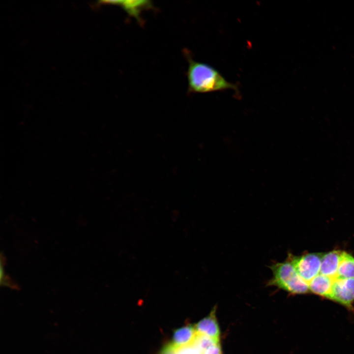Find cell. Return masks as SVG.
<instances>
[{"instance_id": "cell-1", "label": "cell", "mask_w": 354, "mask_h": 354, "mask_svg": "<svg viewBox=\"0 0 354 354\" xmlns=\"http://www.w3.org/2000/svg\"><path fill=\"white\" fill-rule=\"evenodd\" d=\"M187 71L188 88L193 93H207L232 89L238 90L236 84L228 82L215 68L188 57Z\"/></svg>"}, {"instance_id": "cell-2", "label": "cell", "mask_w": 354, "mask_h": 354, "mask_svg": "<svg viewBox=\"0 0 354 354\" xmlns=\"http://www.w3.org/2000/svg\"><path fill=\"white\" fill-rule=\"evenodd\" d=\"M272 277L266 285L275 286L292 295L309 292V285L298 274L292 262L287 259L283 262H275L269 266Z\"/></svg>"}, {"instance_id": "cell-3", "label": "cell", "mask_w": 354, "mask_h": 354, "mask_svg": "<svg viewBox=\"0 0 354 354\" xmlns=\"http://www.w3.org/2000/svg\"><path fill=\"white\" fill-rule=\"evenodd\" d=\"M323 254L309 253L300 256L289 253L288 258L299 275L307 283L320 273Z\"/></svg>"}, {"instance_id": "cell-4", "label": "cell", "mask_w": 354, "mask_h": 354, "mask_svg": "<svg viewBox=\"0 0 354 354\" xmlns=\"http://www.w3.org/2000/svg\"><path fill=\"white\" fill-rule=\"evenodd\" d=\"M328 299L346 307H354V278L334 279L330 295Z\"/></svg>"}, {"instance_id": "cell-5", "label": "cell", "mask_w": 354, "mask_h": 354, "mask_svg": "<svg viewBox=\"0 0 354 354\" xmlns=\"http://www.w3.org/2000/svg\"><path fill=\"white\" fill-rule=\"evenodd\" d=\"M198 334L207 336L216 344H220V330L216 317V307L210 313L194 324Z\"/></svg>"}, {"instance_id": "cell-6", "label": "cell", "mask_w": 354, "mask_h": 354, "mask_svg": "<svg viewBox=\"0 0 354 354\" xmlns=\"http://www.w3.org/2000/svg\"><path fill=\"white\" fill-rule=\"evenodd\" d=\"M197 335L194 325L182 326L174 331L172 342L168 346L175 351L181 347L192 345Z\"/></svg>"}, {"instance_id": "cell-7", "label": "cell", "mask_w": 354, "mask_h": 354, "mask_svg": "<svg viewBox=\"0 0 354 354\" xmlns=\"http://www.w3.org/2000/svg\"><path fill=\"white\" fill-rule=\"evenodd\" d=\"M342 252L334 250L323 254L320 273L336 279Z\"/></svg>"}, {"instance_id": "cell-8", "label": "cell", "mask_w": 354, "mask_h": 354, "mask_svg": "<svg viewBox=\"0 0 354 354\" xmlns=\"http://www.w3.org/2000/svg\"><path fill=\"white\" fill-rule=\"evenodd\" d=\"M108 4L118 5L124 10L130 16L141 21L140 15L142 11L152 7L149 0H112L105 1Z\"/></svg>"}, {"instance_id": "cell-9", "label": "cell", "mask_w": 354, "mask_h": 354, "mask_svg": "<svg viewBox=\"0 0 354 354\" xmlns=\"http://www.w3.org/2000/svg\"><path fill=\"white\" fill-rule=\"evenodd\" d=\"M334 280L320 273L308 283L309 291L317 295L328 298Z\"/></svg>"}, {"instance_id": "cell-10", "label": "cell", "mask_w": 354, "mask_h": 354, "mask_svg": "<svg viewBox=\"0 0 354 354\" xmlns=\"http://www.w3.org/2000/svg\"><path fill=\"white\" fill-rule=\"evenodd\" d=\"M336 278H354V257L346 252H342Z\"/></svg>"}, {"instance_id": "cell-11", "label": "cell", "mask_w": 354, "mask_h": 354, "mask_svg": "<svg viewBox=\"0 0 354 354\" xmlns=\"http://www.w3.org/2000/svg\"><path fill=\"white\" fill-rule=\"evenodd\" d=\"M220 344H215L208 348L204 354H222Z\"/></svg>"}, {"instance_id": "cell-12", "label": "cell", "mask_w": 354, "mask_h": 354, "mask_svg": "<svg viewBox=\"0 0 354 354\" xmlns=\"http://www.w3.org/2000/svg\"></svg>"}]
</instances>
